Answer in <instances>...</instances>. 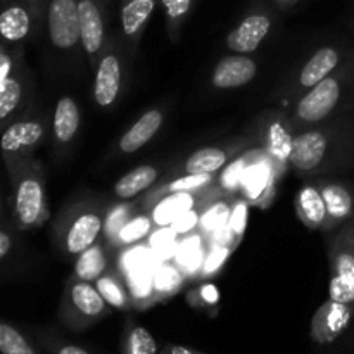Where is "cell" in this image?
I'll list each match as a JSON object with an SVG mask.
<instances>
[{"label": "cell", "instance_id": "cell-1", "mask_svg": "<svg viewBox=\"0 0 354 354\" xmlns=\"http://www.w3.org/2000/svg\"><path fill=\"white\" fill-rule=\"evenodd\" d=\"M107 306L109 304L106 303L97 286L76 277L69 282L66 299L62 303L61 318L68 327L82 330L106 317Z\"/></svg>", "mask_w": 354, "mask_h": 354}, {"label": "cell", "instance_id": "cell-2", "mask_svg": "<svg viewBox=\"0 0 354 354\" xmlns=\"http://www.w3.org/2000/svg\"><path fill=\"white\" fill-rule=\"evenodd\" d=\"M330 283L328 296L354 310V223L337 237L330 252Z\"/></svg>", "mask_w": 354, "mask_h": 354}, {"label": "cell", "instance_id": "cell-3", "mask_svg": "<svg viewBox=\"0 0 354 354\" xmlns=\"http://www.w3.org/2000/svg\"><path fill=\"white\" fill-rule=\"evenodd\" d=\"M14 216L21 228H33L44 223L47 216L44 178L37 171H26L16 182Z\"/></svg>", "mask_w": 354, "mask_h": 354}, {"label": "cell", "instance_id": "cell-4", "mask_svg": "<svg viewBox=\"0 0 354 354\" xmlns=\"http://www.w3.org/2000/svg\"><path fill=\"white\" fill-rule=\"evenodd\" d=\"M47 28L50 44L57 50H71L82 41L80 7L76 0H52L48 6Z\"/></svg>", "mask_w": 354, "mask_h": 354}, {"label": "cell", "instance_id": "cell-5", "mask_svg": "<svg viewBox=\"0 0 354 354\" xmlns=\"http://www.w3.org/2000/svg\"><path fill=\"white\" fill-rule=\"evenodd\" d=\"M341 99V83L335 76H328L318 85L311 86L310 92L297 102L296 114L304 123H317L325 120L337 106Z\"/></svg>", "mask_w": 354, "mask_h": 354}, {"label": "cell", "instance_id": "cell-6", "mask_svg": "<svg viewBox=\"0 0 354 354\" xmlns=\"http://www.w3.org/2000/svg\"><path fill=\"white\" fill-rule=\"evenodd\" d=\"M354 310L349 304L328 299L322 304L311 320V337L318 344H332L341 337L342 332L351 324Z\"/></svg>", "mask_w": 354, "mask_h": 354}, {"label": "cell", "instance_id": "cell-7", "mask_svg": "<svg viewBox=\"0 0 354 354\" xmlns=\"http://www.w3.org/2000/svg\"><path fill=\"white\" fill-rule=\"evenodd\" d=\"M104 232V220L99 211H83L66 230L64 248L69 254L80 256L92 248Z\"/></svg>", "mask_w": 354, "mask_h": 354}, {"label": "cell", "instance_id": "cell-8", "mask_svg": "<svg viewBox=\"0 0 354 354\" xmlns=\"http://www.w3.org/2000/svg\"><path fill=\"white\" fill-rule=\"evenodd\" d=\"M123 83V68L120 57L113 52H107L100 59L93 82V99L100 107H111L116 102Z\"/></svg>", "mask_w": 354, "mask_h": 354}, {"label": "cell", "instance_id": "cell-9", "mask_svg": "<svg viewBox=\"0 0 354 354\" xmlns=\"http://www.w3.org/2000/svg\"><path fill=\"white\" fill-rule=\"evenodd\" d=\"M256 73H258V66L251 57L245 54L228 55L216 64L211 76V83L221 90L239 88L251 83Z\"/></svg>", "mask_w": 354, "mask_h": 354}, {"label": "cell", "instance_id": "cell-10", "mask_svg": "<svg viewBox=\"0 0 354 354\" xmlns=\"http://www.w3.org/2000/svg\"><path fill=\"white\" fill-rule=\"evenodd\" d=\"M327 149L328 140L324 131H304L294 137L289 165L297 171H311L322 165Z\"/></svg>", "mask_w": 354, "mask_h": 354}, {"label": "cell", "instance_id": "cell-11", "mask_svg": "<svg viewBox=\"0 0 354 354\" xmlns=\"http://www.w3.org/2000/svg\"><path fill=\"white\" fill-rule=\"evenodd\" d=\"M272 21L265 14H252L245 17L227 38V45L230 50L239 54H249L254 52L263 44L270 33Z\"/></svg>", "mask_w": 354, "mask_h": 354}, {"label": "cell", "instance_id": "cell-12", "mask_svg": "<svg viewBox=\"0 0 354 354\" xmlns=\"http://www.w3.org/2000/svg\"><path fill=\"white\" fill-rule=\"evenodd\" d=\"M45 127L41 121L38 120H26V121H17V123L9 124L3 130L2 140V152L6 156L10 154H23V152L31 151L38 142L44 138Z\"/></svg>", "mask_w": 354, "mask_h": 354}, {"label": "cell", "instance_id": "cell-13", "mask_svg": "<svg viewBox=\"0 0 354 354\" xmlns=\"http://www.w3.org/2000/svg\"><path fill=\"white\" fill-rule=\"evenodd\" d=\"M28 78L14 62L6 76H0V121L7 123L26 100Z\"/></svg>", "mask_w": 354, "mask_h": 354}, {"label": "cell", "instance_id": "cell-14", "mask_svg": "<svg viewBox=\"0 0 354 354\" xmlns=\"http://www.w3.org/2000/svg\"><path fill=\"white\" fill-rule=\"evenodd\" d=\"M80 28H82V45L83 50L95 61L104 44V21L100 10L93 0H80Z\"/></svg>", "mask_w": 354, "mask_h": 354}, {"label": "cell", "instance_id": "cell-15", "mask_svg": "<svg viewBox=\"0 0 354 354\" xmlns=\"http://www.w3.org/2000/svg\"><path fill=\"white\" fill-rule=\"evenodd\" d=\"M162 121H165V114L159 109H151L145 114H142V116L131 124L130 130L121 137L120 151L124 152V154L137 152L138 149H142L147 142H151L152 138H154V135L158 133L159 128L162 127Z\"/></svg>", "mask_w": 354, "mask_h": 354}, {"label": "cell", "instance_id": "cell-16", "mask_svg": "<svg viewBox=\"0 0 354 354\" xmlns=\"http://www.w3.org/2000/svg\"><path fill=\"white\" fill-rule=\"evenodd\" d=\"M339 52L334 47H322L310 57V61L301 69L299 83L304 88L318 85L325 78L332 76V71L339 66Z\"/></svg>", "mask_w": 354, "mask_h": 354}, {"label": "cell", "instance_id": "cell-17", "mask_svg": "<svg viewBox=\"0 0 354 354\" xmlns=\"http://www.w3.org/2000/svg\"><path fill=\"white\" fill-rule=\"evenodd\" d=\"M80 120H82V114L75 99L69 95L61 97L55 104L54 121H52L55 140L61 145L69 144L78 133Z\"/></svg>", "mask_w": 354, "mask_h": 354}, {"label": "cell", "instance_id": "cell-18", "mask_svg": "<svg viewBox=\"0 0 354 354\" xmlns=\"http://www.w3.org/2000/svg\"><path fill=\"white\" fill-rule=\"evenodd\" d=\"M296 211L301 221L310 228H320L327 223V206L322 190L313 185H306L296 197Z\"/></svg>", "mask_w": 354, "mask_h": 354}, {"label": "cell", "instance_id": "cell-19", "mask_svg": "<svg viewBox=\"0 0 354 354\" xmlns=\"http://www.w3.org/2000/svg\"><path fill=\"white\" fill-rule=\"evenodd\" d=\"M325 206H327V223L325 227H334L349 220L353 214V194L341 183H327L322 187Z\"/></svg>", "mask_w": 354, "mask_h": 354}, {"label": "cell", "instance_id": "cell-20", "mask_svg": "<svg viewBox=\"0 0 354 354\" xmlns=\"http://www.w3.org/2000/svg\"><path fill=\"white\" fill-rule=\"evenodd\" d=\"M127 279V287L128 292H130L133 308L145 310V308H149L151 304L158 303V301H156L154 290V275L149 273L147 266L130 268L128 270Z\"/></svg>", "mask_w": 354, "mask_h": 354}, {"label": "cell", "instance_id": "cell-21", "mask_svg": "<svg viewBox=\"0 0 354 354\" xmlns=\"http://www.w3.org/2000/svg\"><path fill=\"white\" fill-rule=\"evenodd\" d=\"M196 203V196L190 192L168 194V196L154 207V211H152L154 225H158V227L161 228L169 227L176 218H180L183 213H187V211L194 209Z\"/></svg>", "mask_w": 354, "mask_h": 354}, {"label": "cell", "instance_id": "cell-22", "mask_svg": "<svg viewBox=\"0 0 354 354\" xmlns=\"http://www.w3.org/2000/svg\"><path fill=\"white\" fill-rule=\"evenodd\" d=\"M158 176L159 173L154 166H138L118 180L116 185H114V196L120 197V199H130V197L138 196L145 189H149Z\"/></svg>", "mask_w": 354, "mask_h": 354}, {"label": "cell", "instance_id": "cell-23", "mask_svg": "<svg viewBox=\"0 0 354 354\" xmlns=\"http://www.w3.org/2000/svg\"><path fill=\"white\" fill-rule=\"evenodd\" d=\"M31 19L24 7L10 6L0 16V35L7 44H17L30 35Z\"/></svg>", "mask_w": 354, "mask_h": 354}, {"label": "cell", "instance_id": "cell-24", "mask_svg": "<svg viewBox=\"0 0 354 354\" xmlns=\"http://www.w3.org/2000/svg\"><path fill=\"white\" fill-rule=\"evenodd\" d=\"M154 0H128L121 9V28L127 37H137L154 12Z\"/></svg>", "mask_w": 354, "mask_h": 354}, {"label": "cell", "instance_id": "cell-25", "mask_svg": "<svg viewBox=\"0 0 354 354\" xmlns=\"http://www.w3.org/2000/svg\"><path fill=\"white\" fill-rule=\"evenodd\" d=\"M228 162V156L223 149L204 147L194 152L185 161L187 173H209L214 175L216 171L223 169Z\"/></svg>", "mask_w": 354, "mask_h": 354}, {"label": "cell", "instance_id": "cell-26", "mask_svg": "<svg viewBox=\"0 0 354 354\" xmlns=\"http://www.w3.org/2000/svg\"><path fill=\"white\" fill-rule=\"evenodd\" d=\"M95 282L97 289H99V292L102 294V297L111 308H116V310H130V308H133L128 287H124L123 282L118 280L116 277L104 273Z\"/></svg>", "mask_w": 354, "mask_h": 354}, {"label": "cell", "instance_id": "cell-27", "mask_svg": "<svg viewBox=\"0 0 354 354\" xmlns=\"http://www.w3.org/2000/svg\"><path fill=\"white\" fill-rule=\"evenodd\" d=\"M121 354H159L158 342L147 328L130 325L121 339Z\"/></svg>", "mask_w": 354, "mask_h": 354}, {"label": "cell", "instance_id": "cell-28", "mask_svg": "<svg viewBox=\"0 0 354 354\" xmlns=\"http://www.w3.org/2000/svg\"><path fill=\"white\" fill-rule=\"evenodd\" d=\"M292 144L294 137L287 130L286 124L280 123V121L270 124L268 133H266V147H268V152L273 156V159H277L282 165L289 162Z\"/></svg>", "mask_w": 354, "mask_h": 354}, {"label": "cell", "instance_id": "cell-29", "mask_svg": "<svg viewBox=\"0 0 354 354\" xmlns=\"http://www.w3.org/2000/svg\"><path fill=\"white\" fill-rule=\"evenodd\" d=\"M104 270H106V252L100 245L93 244L92 248L80 254L75 272L78 279L92 282V280H97L100 275H104Z\"/></svg>", "mask_w": 354, "mask_h": 354}, {"label": "cell", "instance_id": "cell-30", "mask_svg": "<svg viewBox=\"0 0 354 354\" xmlns=\"http://www.w3.org/2000/svg\"><path fill=\"white\" fill-rule=\"evenodd\" d=\"M152 225H154L152 216H147V214H135L111 242H113L114 245H120V248L121 245L137 244L138 241L147 237Z\"/></svg>", "mask_w": 354, "mask_h": 354}, {"label": "cell", "instance_id": "cell-31", "mask_svg": "<svg viewBox=\"0 0 354 354\" xmlns=\"http://www.w3.org/2000/svg\"><path fill=\"white\" fill-rule=\"evenodd\" d=\"M0 351L2 354H41L14 325L0 324Z\"/></svg>", "mask_w": 354, "mask_h": 354}, {"label": "cell", "instance_id": "cell-32", "mask_svg": "<svg viewBox=\"0 0 354 354\" xmlns=\"http://www.w3.org/2000/svg\"><path fill=\"white\" fill-rule=\"evenodd\" d=\"M182 273L171 265H162L154 275V290L156 301H162L166 297L175 296L182 287Z\"/></svg>", "mask_w": 354, "mask_h": 354}, {"label": "cell", "instance_id": "cell-33", "mask_svg": "<svg viewBox=\"0 0 354 354\" xmlns=\"http://www.w3.org/2000/svg\"><path fill=\"white\" fill-rule=\"evenodd\" d=\"M214 176L209 173H187L185 176L173 180L168 185L162 187V192L168 194H182V192H199V190L207 189L213 183Z\"/></svg>", "mask_w": 354, "mask_h": 354}, {"label": "cell", "instance_id": "cell-34", "mask_svg": "<svg viewBox=\"0 0 354 354\" xmlns=\"http://www.w3.org/2000/svg\"><path fill=\"white\" fill-rule=\"evenodd\" d=\"M245 180H248V185H245L248 187V196L252 201L261 203L263 194L272 187V171H270L268 166L256 165L251 169V173L245 176Z\"/></svg>", "mask_w": 354, "mask_h": 354}, {"label": "cell", "instance_id": "cell-35", "mask_svg": "<svg viewBox=\"0 0 354 354\" xmlns=\"http://www.w3.org/2000/svg\"><path fill=\"white\" fill-rule=\"evenodd\" d=\"M230 206H228L225 201L216 203L213 207L206 211V213L201 216L199 227L204 232H220L221 228L228 225V218H230Z\"/></svg>", "mask_w": 354, "mask_h": 354}, {"label": "cell", "instance_id": "cell-36", "mask_svg": "<svg viewBox=\"0 0 354 354\" xmlns=\"http://www.w3.org/2000/svg\"><path fill=\"white\" fill-rule=\"evenodd\" d=\"M131 213H133V206L131 204H120V206L113 207L109 211L106 221H104V232H106L109 241H113L120 234L121 228L130 221Z\"/></svg>", "mask_w": 354, "mask_h": 354}, {"label": "cell", "instance_id": "cell-37", "mask_svg": "<svg viewBox=\"0 0 354 354\" xmlns=\"http://www.w3.org/2000/svg\"><path fill=\"white\" fill-rule=\"evenodd\" d=\"M201 261H203V256H201L199 239H189V241L180 244L178 263L182 265L183 270L194 272L201 265Z\"/></svg>", "mask_w": 354, "mask_h": 354}, {"label": "cell", "instance_id": "cell-38", "mask_svg": "<svg viewBox=\"0 0 354 354\" xmlns=\"http://www.w3.org/2000/svg\"><path fill=\"white\" fill-rule=\"evenodd\" d=\"M230 251H232V245H221V244L214 245V248L211 249L209 254H207L206 261H204V266H203L204 275H213V273H216L218 270L223 266V263L227 261Z\"/></svg>", "mask_w": 354, "mask_h": 354}, {"label": "cell", "instance_id": "cell-39", "mask_svg": "<svg viewBox=\"0 0 354 354\" xmlns=\"http://www.w3.org/2000/svg\"><path fill=\"white\" fill-rule=\"evenodd\" d=\"M245 225H248V203H245V201H241V203L235 204L234 209H232L227 228L230 230V234L234 235V237L235 235L241 237L245 230Z\"/></svg>", "mask_w": 354, "mask_h": 354}, {"label": "cell", "instance_id": "cell-40", "mask_svg": "<svg viewBox=\"0 0 354 354\" xmlns=\"http://www.w3.org/2000/svg\"><path fill=\"white\" fill-rule=\"evenodd\" d=\"M190 303L197 308H213L216 306L218 301H220V294H218V289L213 286V283H206V286L201 287L196 292V296L189 297Z\"/></svg>", "mask_w": 354, "mask_h": 354}, {"label": "cell", "instance_id": "cell-41", "mask_svg": "<svg viewBox=\"0 0 354 354\" xmlns=\"http://www.w3.org/2000/svg\"><path fill=\"white\" fill-rule=\"evenodd\" d=\"M199 221H201V214L197 213V211L190 209L187 211V213H183L180 218H176V220L169 225V228H171L175 234H180V235L189 234L190 230H194V228L199 225Z\"/></svg>", "mask_w": 354, "mask_h": 354}, {"label": "cell", "instance_id": "cell-42", "mask_svg": "<svg viewBox=\"0 0 354 354\" xmlns=\"http://www.w3.org/2000/svg\"><path fill=\"white\" fill-rule=\"evenodd\" d=\"M190 3H192V0H162L166 14H168L169 19L173 21L182 19V17L190 10Z\"/></svg>", "mask_w": 354, "mask_h": 354}, {"label": "cell", "instance_id": "cell-43", "mask_svg": "<svg viewBox=\"0 0 354 354\" xmlns=\"http://www.w3.org/2000/svg\"><path fill=\"white\" fill-rule=\"evenodd\" d=\"M48 353L50 354H92L85 348H80L75 344H48Z\"/></svg>", "mask_w": 354, "mask_h": 354}, {"label": "cell", "instance_id": "cell-44", "mask_svg": "<svg viewBox=\"0 0 354 354\" xmlns=\"http://www.w3.org/2000/svg\"><path fill=\"white\" fill-rule=\"evenodd\" d=\"M159 354H204L197 349L185 348V346H176V344H168L159 351Z\"/></svg>", "mask_w": 354, "mask_h": 354}, {"label": "cell", "instance_id": "cell-45", "mask_svg": "<svg viewBox=\"0 0 354 354\" xmlns=\"http://www.w3.org/2000/svg\"><path fill=\"white\" fill-rule=\"evenodd\" d=\"M10 249H12V241L10 235L6 230H0V258L6 259L9 256Z\"/></svg>", "mask_w": 354, "mask_h": 354}]
</instances>
